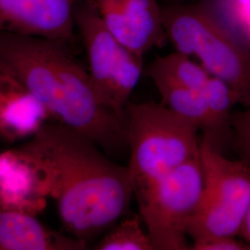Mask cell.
Wrapping results in <instances>:
<instances>
[{
    "instance_id": "obj_10",
    "label": "cell",
    "mask_w": 250,
    "mask_h": 250,
    "mask_svg": "<svg viewBox=\"0 0 250 250\" xmlns=\"http://www.w3.org/2000/svg\"><path fill=\"white\" fill-rule=\"evenodd\" d=\"M80 0H0V32L70 43Z\"/></svg>"
},
{
    "instance_id": "obj_8",
    "label": "cell",
    "mask_w": 250,
    "mask_h": 250,
    "mask_svg": "<svg viewBox=\"0 0 250 250\" xmlns=\"http://www.w3.org/2000/svg\"><path fill=\"white\" fill-rule=\"evenodd\" d=\"M51 195L41 159L22 145L0 153V208L37 216Z\"/></svg>"
},
{
    "instance_id": "obj_4",
    "label": "cell",
    "mask_w": 250,
    "mask_h": 250,
    "mask_svg": "<svg viewBox=\"0 0 250 250\" xmlns=\"http://www.w3.org/2000/svg\"><path fill=\"white\" fill-rule=\"evenodd\" d=\"M125 114L134 197L199 156L198 129L163 104L129 102Z\"/></svg>"
},
{
    "instance_id": "obj_12",
    "label": "cell",
    "mask_w": 250,
    "mask_h": 250,
    "mask_svg": "<svg viewBox=\"0 0 250 250\" xmlns=\"http://www.w3.org/2000/svg\"><path fill=\"white\" fill-rule=\"evenodd\" d=\"M87 249V242L54 231L35 215L0 208V250Z\"/></svg>"
},
{
    "instance_id": "obj_5",
    "label": "cell",
    "mask_w": 250,
    "mask_h": 250,
    "mask_svg": "<svg viewBox=\"0 0 250 250\" xmlns=\"http://www.w3.org/2000/svg\"><path fill=\"white\" fill-rule=\"evenodd\" d=\"M203 190L188 226L192 242L238 236L250 207V163L232 161L201 139Z\"/></svg>"
},
{
    "instance_id": "obj_3",
    "label": "cell",
    "mask_w": 250,
    "mask_h": 250,
    "mask_svg": "<svg viewBox=\"0 0 250 250\" xmlns=\"http://www.w3.org/2000/svg\"><path fill=\"white\" fill-rule=\"evenodd\" d=\"M162 25L175 51L227 83L250 106V48L218 17L207 0L161 7Z\"/></svg>"
},
{
    "instance_id": "obj_13",
    "label": "cell",
    "mask_w": 250,
    "mask_h": 250,
    "mask_svg": "<svg viewBox=\"0 0 250 250\" xmlns=\"http://www.w3.org/2000/svg\"><path fill=\"white\" fill-rule=\"evenodd\" d=\"M151 80L161 96V104L195 125L199 132L203 133L202 140L218 150L217 135L202 89H190L160 77Z\"/></svg>"
},
{
    "instance_id": "obj_16",
    "label": "cell",
    "mask_w": 250,
    "mask_h": 250,
    "mask_svg": "<svg viewBox=\"0 0 250 250\" xmlns=\"http://www.w3.org/2000/svg\"><path fill=\"white\" fill-rule=\"evenodd\" d=\"M96 250H154L139 215L112 226L95 246Z\"/></svg>"
},
{
    "instance_id": "obj_18",
    "label": "cell",
    "mask_w": 250,
    "mask_h": 250,
    "mask_svg": "<svg viewBox=\"0 0 250 250\" xmlns=\"http://www.w3.org/2000/svg\"><path fill=\"white\" fill-rule=\"evenodd\" d=\"M232 129L234 143L250 163V106L232 114Z\"/></svg>"
},
{
    "instance_id": "obj_19",
    "label": "cell",
    "mask_w": 250,
    "mask_h": 250,
    "mask_svg": "<svg viewBox=\"0 0 250 250\" xmlns=\"http://www.w3.org/2000/svg\"><path fill=\"white\" fill-rule=\"evenodd\" d=\"M192 250H250V246L236 236H218L192 242Z\"/></svg>"
},
{
    "instance_id": "obj_15",
    "label": "cell",
    "mask_w": 250,
    "mask_h": 250,
    "mask_svg": "<svg viewBox=\"0 0 250 250\" xmlns=\"http://www.w3.org/2000/svg\"><path fill=\"white\" fill-rule=\"evenodd\" d=\"M146 74L150 79L160 77L193 90L202 89L211 77L195 60L177 51L158 57L147 66Z\"/></svg>"
},
{
    "instance_id": "obj_1",
    "label": "cell",
    "mask_w": 250,
    "mask_h": 250,
    "mask_svg": "<svg viewBox=\"0 0 250 250\" xmlns=\"http://www.w3.org/2000/svg\"><path fill=\"white\" fill-rule=\"evenodd\" d=\"M22 146L43 161L50 197L70 235L88 242L128 213L134 197L129 168L89 136L57 122L45 123Z\"/></svg>"
},
{
    "instance_id": "obj_6",
    "label": "cell",
    "mask_w": 250,
    "mask_h": 250,
    "mask_svg": "<svg viewBox=\"0 0 250 250\" xmlns=\"http://www.w3.org/2000/svg\"><path fill=\"white\" fill-rule=\"evenodd\" d=\"M88 59V73L99 103L126 121V107L143 73V58L107 30L93 0H80L74 13Z\"/></svg>"
},
{
    "instance_id": "obj_21",
    "label": "cell",
    "mask_w": 250,
    "mask_h": 250,
    "mask_svg": "<svg viewBox=\"0 0 250 250\" xmlns=\"http://www.w3.org/2000/svg\"><path fill=\"white\" fill-rule=\"evenodd\" d=\"M170 3H192V2H197L201 0H169Z\"/></svg>"
},
{
    "instance_id": "obj_20",
    "label": "cell",
    "mask_w": 250,
    "mask_h": 250,
    "mask_svg": "<svg viewBox=\"0 0 250 250\" xmlns=\"http://www.w3.org/2000/svg\"><path fill=\"white\" fill-rule=\"evenodd\" d=\"M238 236H240L244 241L248 243L250 246V207L248 210V213L245 217Z\"/></svg>"
},
{
    "instance_id": "obj_2",
    "label": "cell",
    "mask_w": 250,
    "mask_h": 250,
    "mask_svg": "<svg viewBox=\"0 0 250 250\" xmlns=\"http://www.w3.org/2000/svg\"><path fill=\"white\" fill-rule=\"evenodd\" d=\"M0 72L29 90L57 123L83 133L113 160L129 152L126 121L96 98L68 43L0 32Z\"/></svg>"
},
{
    "instance_id": "obj_9",
    "label": "cell",
    "mask_w": 250,
    "mask_h": 250,
    "mask_svg": "<svg viewBox=\"0 0 250 250\" xmlns=\"http://www.w3.org/2000/svg\"><path fill=\"white\" fill-rule=\"evenodd\" d=\"M107 30L127 49L143 58L168 39L158 0H93Z\"/></svg>"
},
{
    "instance_id": "obj_7",
    "label": "cell",
    "mask_w": 250,
    "mask_h": 250,
    "mask_svg": "<svg viewBox=\"0 0 250 250\" xmlns=\"http://www.w3.org/2000/svg\"><path fill=\"white\" fill-rule=\"evenodd\" d=\"M203 190L199 156L135 195L154 250H191L188 226Z\"/></svg>"
},
{
    "instance_id": "obj_17",
    "label": "cell",
    "mask_w": 250,
    "mask_h": 250,
    "mask_svg": "<svg viewBox=\"0 0 250 250\" xmlns=\"http://www.w3.org/2000/svg\"><path fill=\"white\" fill-rule=\"evenodd\" d=\"M218 17L250 48V0H207Z\"/></svg>"
},
{
    "instance_id": "obj_11",
    "label": "cell",
    "mask_w": 250,
    "mask_h": 250,
    "mask_svg": "<svg viewBox=\"0 0 250 250\" xmlns=\"http://www.w3.org/2000/svg\"><path fill=\"white\" fill-rule=\"evenodd\" d=\"M51 118L21 83L0 72V137L9 143L29 139Z\"/></svg>"
},
{
    "instance_id": "obj_14",
    "label": "cell",
    "mask_w": 250,
    "mask_h": 250,
    "mask_svg": "<svg viewBox=\"0 0 250 250\" xmlns=\"http://www.w3.org/2000/svg\"><path fill=\"white\" fill-rule=\"evenodd\" d=\"M201 91L214 126L218 150L223 153L224 146L230 139H233L232 108L239 104V100L227 83L213 76L208 79Z\"/></svg>"
}]
</instances>
